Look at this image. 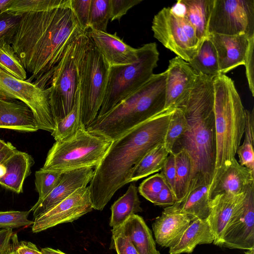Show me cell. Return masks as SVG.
I'll return each mask as SVG.
<instances>
[{
	"label": "cell",
	"instance_id": "6da1fadb",
	"mask_svg": "<svg viewBox=\"0 0 254 254\" xmlns=\"http://www.w3.org/2000/svg\"><path fill=\"white\" fill-rule=\"evenodd\" d=\"M86 33L69 5L21 15L11 45L26 72V80L47 89L68 46Z\"/></svg>",
	"mask_w": 254,
	"mask_h": 254
},
{
	"label": "cell",
	"instance_id": "7a4b0ae2",
	"mask_svg": "<svg viewBox=\"0 0 254 254\" xmlns=\"http://www.w3.org/2000/svg\"><path fill=\"white\" fill-rule=\"evenodd\" d=\"M175 109H163L113 140L94 170L88 186L93 208L101 211L115 192L128 183L132 168L164 140Z\"/></svg>",
	"mask_w": 254,
	"mask_h": 254
},
{
	"label": "cell",
	"instance_id": "3957f363",
	"mask_svg": "<svg viewBox=\"0 0 254 254\" xmlns=\"http://www.w3.org/2000/svg\"><path fill=\"white\" fill-rule=\"evenodd\" d=\"M213 78L197 74L188 99L179 107L184 112L188 127L172 152L184 149L191 159L192 174L187 195L199 187H209L214 177L216 148Z\"/></svg>",
	"mask_w": 254,
	"mask_h": 254
},
{
	"label": "cell",
	"instance_id": "277c9868",
	"mask_svg": "<svg viewBox=\"0 0 254 254\" xmlns=\"http://www.w3.org/2000/svg\"><path fill=\"white\" fill-rule=\"evenodd\" d=\"M166 72L154 74L107 114L97 117L86 129L113 140L164 109Z\"/></svg>",
	"mask_w": 254,
	"mask_h": 254
},
{
	"label": "cell",
	"instance_id": "5b68a950",
	"mask_svg": "<svg viewBox=\"0 0 254 254\" xmlns=\"http://www.w3.org/2000/svg\"><path fill=\"white\" fill-rule=\"evenodd\" d=\"M213 84L216 148L214 176L235 159L244 134L246 109L231 78L219 74L213 77Z\"/></svg>",
	"mask_w": 254,
	"mask_h": 254
},
{
	"label": "cell",
	"instance_id": "8992f818",
	"mask_svg": "<svg viewBox=\"0 0 254 254\" xmlns=\"http://www.w3.org/2000/svg\"><path fill=\"white\" fill-rule=\"evenodd\" d=\"M137 50V59L133 63L109 67L105 96L97 117L108 113L154 75L159 57L156 43L144 44Z\"/></svg>",
	"mask_w": 254,
	"mask_h": 254
},
{
	"label": "cell",
	"instance_id": "52a82bcc",
	"mask_svg": "<svg viewBox=\"0 0 254 254\" xmlns=\"http://www.w3.org/2000/svg\"><path fill=\"white\" fill-rule=\"evenodd\" d=\"M113 140L81 128L72 138L56 141L41 169L64 173L85 167L95 168Z\"/></svg>",
	"mask_w": 254,
	"mask_h": 254
},
{
	"label": "cell",
	"instance_id": "ba28073f",
	"mask_svg": "<svg viewBox=\"0 0 254 254\" xmlns=\"http://www.w3.org/2000/svg\"><path fill=\"white\" fill-rule=\"evenodd\" d=\"M89 41L86 33L76 38L54 69L47 88L56 124L73 107L79 90V62Z\"/></svg>",
	"mask_w": 254,
	"mask_h": 254
},
{
	"label": "cell",
	"instance_id": "9c48e42d",
	"mask_svg": "<svg viewBox=\"0 0 254 254\" xmlns=\"http://www.w3.org/2000/svg\"><path fill=\"white\" fill-rule=\"evenodd\" d=\"M78 67L81 120L86 127L97 118L101 107L110 67L90 40Z\"/></svg>",
	"mask_w": 254,
	"mask_h": 254
},
{
	"label": "cell",
	"instance_id": "30bf717a",
	"mask_svg": "<svg viewBox=\"0 0 254 254\" xmlns=\"http://www.w3.org/2000/svg\"><path fill=\"white\" fill-rule=\"evenodd\" d=\"M151 29L165 48L187 62L193 58L202 44L193 27L172 7H164L154 15Z\"/></svg>",
	"mask_w": 254,
	"mask_h": 254
},
{
	"label": "cell",
	"instance_id": "8fae6325",
	"mask_svg": "<svg viewBox=\"0 0 254 254\" xmlns=\"http://www.w3.org/2000/svg\"><path fill=\"white\" fill-rule=\"evenodd\" d=\"M0 97L18 100L26 104L33 113L39 129L51 133L55 129L48 88L17 79L0 68Z\"/></svg>",
	"mask_w": 254,
	"mask_h": 254
},
{
	"label": "cell",
	"instance_id": "7c38bea8",
	"mask_svg": "<svg viewBox=\"0 0 254 254\" xmlns=\"http://www.w3.org/2000/svg\"><path fill=\"white\" fill-rule=\"evenodd\" d=\"M208 34L254 36V0H214Z\"/></svg>",
	"mask_w": 254,
	"mask_h": 254
},
{
	"label": "cell",
	"instance_id": "4fadbf2b",
	"mask_svg": "<svg viewBox=\"0 0 254 254\" xmlns=\"http://www.w3.org/2000/svg\"><path fill=\"white\" fill-rule=\"evenodd\" d=\"M93 207L88 187L79 188L57 205L34 219L33 233L71 222L91 211Z\"/></svg>",
	"mask_w": 254,
	"mask_h": 254
},
{
	"label": "cell",
	"instance_id": "5bb4252c",
	"mask_svg": "<svg viewBox=\"0 0 254 254\" xmlns=\"http://www.w3.org/2000/svg\"><path fill=\"white\" fill-rule=\"evenodd\" d=\"M222 247L244 250L254 248V184L247 190L244 202L230 219Z\"/></svg>",
	"mask_w": 254,
	"mask_h": 254
},
{
	"label": "cell",
	"instance_id": "9a60e30c",
	"mask_svg": "<svg viewBox=\"0 0 254 254\" xmlns=\"http://www.w3.org/2000/svg\"><path fill=\"white\" fill-rule=\"evenodd\" d=\"M166 72L164 109L180 107L188 99L197 73L188 63L177 56L170 60Z\"/></svg>",
	"mask_w": 254,
	"mask_h": 254
},
{
	"label": "cell",
	"instance_id": "2e32d148",
	"mask_svg": "<svg viewBox=\"0 0 254 254\" xmlns=\"http://www.w3.org/2000/svg\"><path fill=\"white\" fill-rule=\"evenodd\" d=\"M93 175L94 170L90 167L64 172L57 186L45 198L37 201L30 209L34 218L57 205L79 188L87 187Z\"/></svg>",
	"mask_w": 254,
	"mask_h": 254
},
{
	"label": "cell",
	"instance_id": "e0dca14e",
	"mask_svg": "<svg viewBox=\"0 0 254 254\" xmlns=\"http://www.w3.org/2000/svg\"><path fill=\"white\" fill-rule=\"evenodd\" d=\"M181 203L176 202L166 207L152 224L155 242L162 247L174 245L191 222L190 217L182 211Z\"/></svg>",
	"mask_w": 254,
	"mask_h": 254
},
{
	"label": "cell",
	"instance_id": "ac0fdd59",
	"mask_svg": "<svg viewBox=\"0 0 254 254\" xmlns=\"http://www.w3.org/2000/svg\"><path fill=\"white\" fill-rule=\"evenodd\" d=\"M86 34L109 67L133 63L137 59V49L126 44L115 34L89 29Z\"/></svg>",
	"mask_w": 254,
	"mask_h": 254
},
{
	"label": "cell",
	"instance_id": "d6986e66",
	"mask_svg": "<svg viewBox=\"0 0 254 254\" xmlns=\"http://www.w3.org/2000/svg\"><path fill=\"white\" fill-rule=\"evenodd\" d=\"M254 184V173L241 165L236 159L213 177L209 187L210 200L219 194H238L245 192Z\"/></svg>",
	"mask_w": 254,
	"mask_h": 254
},
{
	"label": "cell",
	"instance_id": "ffe728a7",
	"mask_svg": "<svg viewBox=\"0 0 254 254\" xmlns=\"http://www.w3.org/2000/svg\"><path fill=\"white\" fill-rule=\"evenodd\" d=\"M208 38L216 49L220 74H225L237 66L244 64L250 39L246 34H211Z\"/></svg>",
	"mask_w": 254,
	"mask_h": 254
},
{
	"label": "cell",
	"instance_id": "44dd1931",
	"mask_svg": "<svg viewBox=\"0 0 254 254\" xmlns=\"http://www.w3.org/2000/svg\"><path fill=\"white\" fill-rule=\"evenodd\" d=\"M246 191L238 194H219L210 200L207 220L214 237L213 244L222 247L226 226L237 208L244 202Z\"/></svg>",
	"mask_w": 254,
	"mask_h": 254
},
{
	"label": "cell",
	"instance_id": "7402d4cb",
	"mask_svg": "<svg viewBox=\"0 0 254 254\" xmlns=\"http://www.w3.org/2000/svg\"><path fill=\"white\" fill-rule=\"evenodd\" d=\"M0 128L33 132L39 129L33 113L23 102L0 97Z\"/></svg>",
	"mask_w": 254,
	"mask_h": 254
},
{
	"label": "cell",
	"instance_id": "603a6c76",
	"mask_svg": "<svg viewBox=\"0 0 254 254\" xmlns=\"http://www.w3.org/2000/svg\"><path fill=\"white\" fill-rule=\"evenodd\" d=\"M34 163L31 155L16 150L1 164L4 172L0 176V185L17 193H22L24 180Z\"/></svg>",
	"mask_w": 254,
	"mask_h": 254
},
{
	"label": "cell",
	"instance_id": "cb8c5ba5",
	"mask_svg": "<svg viewBox=\"0 0 254 254\" xmlns=\"http://www.w3.org/2000/svg\"><path fill=\"white\" fill-rule=\"evenodd\" d=\"M112 232L126 237L139 254H160L156 249L151 230L138 215L130 216L121 226L112 229Z\"/></svg>",
	"mask_w": 254,
	"mask_h": 254
},
{
	"label": "cell",
	"instance_id": "d4e9b609",
	"mask_svg": "<svg viewBox=\"0 0 254 254\" xmlns=\"http://www.w3.org/2000/svg\"><path fill=\"white\" fill-rule=\"evenodd\" d=\"M214 237L206 219L191 221L178 241L169 248V254H191L198 245L213 243Z\"/></svg>",
	"mask_w": 254,
	"mask_h": 254
},
{
	"label": "cell",
	"instance_id": "484cf974",
	"mask_svg": "<svg viewBox=\"0 0 254 254\" xmlns=\"http://www.w3.org/2000/svg\"><path fill=\"white\" fill-rule=\"evenodd\" d=\"M183 16L194 28L201 43L208 38V24L214 0H179Z\"/></svg>",
	"mask_w": 254,
	"mask_h": 254
},
{
	"label": "cell",
	"instance_id": "4316f807",
	"mask_svg": "<svg viewBox=\"0 0 254 254\" xmlns=\"http://www.w3.org/2000/svg\"><path fill=\"white\" fill-rule=\"evenodd\" d=\"M137 192V187L131 184L126 192L112 204L109 224L113 229L121 226L130 216L142 211Z\"/></svg>",
	"mask_w": 254,
	"mask_h": 254
},
{
	"label": "cell",
	"instance_id": "83f0119b",
	"mask_svg": "<svg viewBox=\"0 0 254 254\" xmlns=\"http://www.w3.org/2000/svg\"><path fill=\"white\" fill-rule=\"evenodd\" d=\"M169 153L164 142L156 145L146 153L132 168L128 182H136L161 171Z\"/></svg>",
	"mask_w": 254,
	"mask_h": 254
},
{
	"label": "cell",
	"instance_id": "f1b7e54d",
	"mask_svg": "<svg viewBox=\"0 0 254 254\" xmlns=\"http://www.w3.org/2000/svg\"><path fill=\"white\" fill-rule=\"evenodd\" d=\"M188 63L197 74L213 77L220 74L217 52L208 38L203 41L196 55Z\"/></svg>",
	"mask_w": 254,
	"mask_h": 254
},
{
	"label": "cell",
	"instance_id": "f546056e",
	"mask_svg": "<svg viewBox=\"0 0 254 254\" xmlns=\"http://www.w3.org/2000/svg\"><path fill=\"white\" fill-rule=\"evenodd\" d=\"M209 187H199L191 191L181 203L182 211L192 221L206 219L210 212Z\"/></svg>",
	"mask_w": 254,
	"mask_h": 254
},
{
	"label": "cell",
	"instance_id": "4dcf8cb0",
	"mask_svg": "<svg viewBox=\"0 0 254 254\" xmlns=\"http://www.w3.org/2000/svg\"><path fill=\"white\" fill-rule=\"evenodd\" d=\"M174 154L176 176L174 193L176 202L182 203L187 194L192 174V163L185 150L181 149Z\"/></svg>",
	"mask_w": 254,
	"mask_h": 254
},
{
	"label": "cell",
	"instance_id": "1f68e13d",
	"mask_svg": "<svg viewBox=\"0 0 254 254\" xmlns=\"http://www.w3.org/2000/svg\"><path fill=\"white\" fill-rule=\"evenodd\" d=\"M84 127L81 120L79 90L72 110L56 123L52 135L56 141H66L73 137Z\"/></svg>",
	"mask_w": 254,
	"mask_h": 254
},
{
	"label": "cell",
	"instance_id": "d6a6232c",
	"mask_svg": "<svg viewBox=\"0 0 254 254\" xmlns=\"http://www.w3.org/2000/svg\"><path fill=\"white\" fill-rule=\"evenodd\" d=\"M70 0H12L1 13L21 15L30 12L50 10L69 5Z\"/></svg>",
	"mask_w": 254,
	"mask_h": 254
},
{
	"label": "cell",
	"instance_id": "836d02e7",
	"mask_svg": "<svg viewBox=\"0 0 254 254\" xmlns=\"http://www.w3.org/2000/svg\"><path fill=\"white\" fill-rule=\"evenodd\" d=\"M245 138L237 150L239 164L254 173V110L246 109Z\"/></svg>",
	"mask_w": 254,
	"mask_h": 254
},
{
	"label": "cell",
	"instance_id": "e575fe53",
	"mask_svg": "<svg viewBox=\"0 0 254 254\" xmlns=\"http://www.w3.org/2000/svg\"><path fill=\"white\" fill-rule=\"evenodd\" d=\"M0 68L17 79L27 80L26 70L11 45L5 41L0 43Z\"/></svg>",
	"mask_w": 254,
	"mask_h": 254
},
{
	"label": "cell",
	"instance_id": "d590c367",
	"mask_svg": "<svg viewBox=\"0 0 254 254\" xmlns=\"http://www.w3.org/2000/svg\"><path fill=\"white\" fill-rule=\"evenodd\" d=\"M188 123L184 111L180 108H176L171 117L167 128L164 145L171 152L176 142L186 131Z\"/></svg>",
	"mask_w": 254,
	"mask_h": 254
},
{
	"label": "cell",
	"instance_id": "8d00e7d4",
	"mask_svg": "<svg viewBox=\"0 0 254 254\" xmlns=\"http://www.w3.org/2000/svg\"><path fill=\"white\" fill-rule=\"evenodd\" d=\"M110 20V0H91L89 29L106 32Z\"/></svg>",
	"mask_w": 254,
	"mask_h": 254
},
{
	"label": "cell",
	"instance_id": "74e56055",
	"mask_svg": "<svg viewBox=\"0 0 254 254\" xmlns=\"http://www.w3.org/2000/svg\"><path fill=\"white\" fill-rule=\"evenodd\" d=\"M63 173L40 169L35 173V190L39 194L38 201L45 198L59 184Z\"/></svg>",
	"mask_w": 254,
	"mask_h": 254
},
{
	"label": "cell",
	"instance_id": "f35d334b",
	"mask_svg": "<svg viewBox=\"0 0 254 254\" xmlns=\"http://www.w3.org/2000/svg\"><path fill=\"white\" fill-rule=\"evenodd\" d=\"M166 184L163 175L157 173L144 180L140 184L138 190L140 195L153 203Z\"/></svg>",
	"mask_w": 254,
	"mask_h": 254
},
{
	"label": "cell",
	"instance_id": "ab89813d",
	"mask_svg": "<svg viewBox=\"0 0 254 254\" xmlns=\"http://www.w3.org/2000/svg\"><path fill=\"white\" fill-rule=\"evenodd\" d=\"M30 212V210L0 211V229H12L33 225L34 221L28 219Z\"/></svg>",
	"mask_w": 254,
	"mask_h": 254
},
{
	"label": "cell",
	"instance_id": "60d3db41",
	"mask_svg": "<svg viewBox=\"0 0 254 254\" xmlns=\"http://www.w3.org/2000/svg\"><path fill=\"white\" fill-rule=\"evenodd\" d=\"M20 16L0 12V43L5 41L11 45Z\"/></svg>",
	"mask_w": 254,
	"mask_h": 254
},
{
	"label": "cell",
	"instance_id": "b9f144b4",
	"mask_svg": "<svg viewBox=\"0 0 254 254\" xmlns=\"http://www.w3.org/2000/svg\"><path fill=\"white\" fill-rule=\"evenodd\" d=\"M91 0H70L71 8L79 26L85 32L89 29Z\"/></svg>",
	"mask_w": 254,
	"mask_h": 254
},
{
	"label": "cell",
	"instance_id": "7bdbcfd3",
	"mask_svg": "<svg viewBox=\"0 0 254 254\" xmlns=\"http://www.w3.org/2000/svg\"><path fill=\"white\" fill-rule=\"evenodd\" d=\"M142 1V0H110L111 21L119 20L129 9Z\"/></svg>",
	"mask_w": 254,
	"mask_h": 254
},
{
	"label": "cell",
	"instance_id": "ee69618b",
	"mask_svg": "<svg viewBox=\"0 0 254 254\" xmlns=\"http://www.w3.org/2000/svg\"><path fill=\"white\" fill-rule=\"evenodd\" d=\"M254 36L250 38L246 54L244 65L249 89L254 96Z\"/></svg>",
	"mask_w": 254,
	"mask_h": 254
},
{
	"label": "cell",
	"instance_id": "f6af8a7d",
	"mask_svg": "<svg viewBox=\"0 0 254 254\" xmlns=\"http://www.w3.org/2000/svg\"><path fill=\"white\" fill-rule=\"evenodd\" d=\"M111 247L117 254H139L132 243L123 235L112 232Z\"/></svg>",
	"mask_w": 254,
	"mask_h": 254
},
{
	"label": "cell",
	"instance_id": "bcb514c9",
	"mask_svg": "<svg viewBox=\"0 0 254 254\" xmlns=\"http://www.w3.org/2000/svg\"><path fill=\"white\" fill-rule=\"evenodd\" d=\"M160 173L164 177L167 185L174 192L176 176V163L174 152L169 153L165 161Z\"/></svg>",
	"mask_w": 254,
	"mask_h": 254
},
{
	"label": "cell",
	"instance_id": "7dc6e473",
	"mask_svg": "<svg viewBox=\"0 0 254 254\" xmlns=\"http://www.w3.org/2000/svg\"><path fill=\"white\" fill-rule=\"evenodd\" d=\"M176 202V197L173 191L166 184L158 194L153 204L167 207L173 205Z\"/></svg>",
	"mask_w": 254,
	"mask_h": 254
},
{
	"label": "cell",
	"instance_id": "c3c4849f",
	"mask_svg": "<svg viewBox=\"0 0 254 254\" xmlns=\"http://www.w3.org/2000/svg\"><path fill=\"white\" fill-rule=\"evenodd\" d=\"M18 254H43L36 246L30 242H19L16 248Z\"/></svg>",
	"mask_w": 254,
	"mask_h": 254
},
{
	"label": "cell",
	"instance_id": "681fc988",
	"mask_svg": "<svg viewBox=\"0 0 254 254\" xmlns=\"http://www.w3.org/2000/svg\"><path fill=\"white\" fill-rule=\"evenodd\" d=\"M13 234L11 229H0V254H2L9 245Z\"/></svg>",
	"mask_w": 254,
	"mask_h": 254
},
{
	"label": "cell",
	"instance_id": "f907efd6",
	"mask_svg": "<svg viewBox=\"0 0 254 254\" xmlns=\"http://www.w3.org/2000/svg\"><path fill=\"white\" fill-rule=\"evenodd\" d=\"M16 150V148L11 143L7 142L5 147L0 151V165Z\"/></svg>",
	"mask_w": 254,
	"mask_h": 254
},
{
	"label": "cell",
	"instance_id": "816d5d0a",
	"mask_svg": "<svg viewBox=\"0 0 254 254\" xmlns=\"http://www.w3.org/2000/svg\"><path fill=\"white\" fill-rule=\"evenodd\" d=\"M19 241L16 233L13 234L9 245L2 254H18L16 248Z\"/></svg>",
	"mask_w": 254,
	"mask_h": 254
},
{
	"label": "cell",
	"instance_id": "f5cc1de1",
	"mask_svg": "<svg viewBox=\"0 0 254 254\" xmlns=\"http://www.w3.org/2000/svg\"><path fill=\"white\" fill-rule=\"evenodd\" d=\"M43 254H66L59 250H55L50 248H45L41 249Z\"/></svg>",
	"mask_w": 254,
	"mask_h": 254
},
{
	"label": "cell",
	"instance_id": "db71d44e",
	"mask_svg": "<svg viewBox=\"0 0 254 254\" xmlns=\"http://www.w3.org/2000/svg\"><path fill=\"white\" fill-rule=\"evenodd\" d=\"M12 0H0V12L6 6L9 4Z\"/></svg>",
	"mask_w": 254,
	"mask_h": 254
},
{
	"label": "cell",
	"instance_id": "11a10c76",
	"mask_svg": "<svg viewBox=\"0 0 254 254\" xmlns=\"http://www.w3.org/2000/svg\"><path fill=\"white\" fill-rule=\"evenodd\" d=\"M7 142L0 139V151L2 150L6 145Z\"/></svg>",
	"mask_w": 254,
	"mask_h": 254
},
{
	"label": "cell",
	"instance_id": "9f6ffc18",
	"mask_svg": "<svg viewBox=\"0 0 254 254\" xmlns=\"http://www.w3.org/2000/svg\"><path fill=\"white\" fill-rule=\"evenodd\" d=\"M245 254H254V248L248 250L246 252H245Z\"/></svg>",
	"mask_w": 254,
	"mask_h": 254
}]
</instances>
